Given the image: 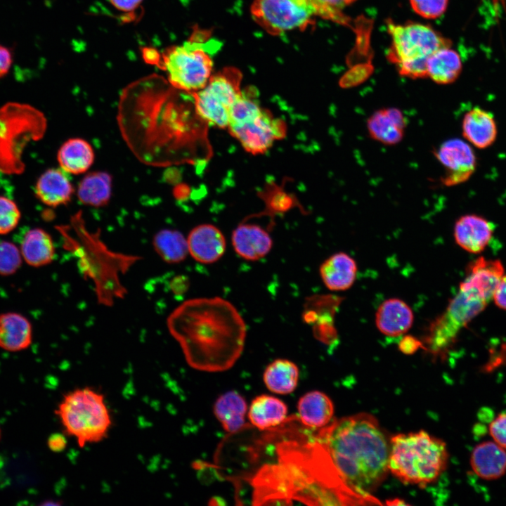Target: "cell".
Segmentation results:
<instances>
[{"mask_svg":"<svg viewBox=\"0 0 506 506\" xmlns=\"http://www.w3.org/2000/svg\"><path fill=\"white\" fill-rule=\"evenodd\" d=\"M278 462L261 467L252 481L254 505L342 504L356 493L341 478L327 453L316 442L285 441Z\"/></svg>","mask_w":506,"mask_h":506,"instance_id":"cell-1","label":"cell"},{"mask_svg":"<svg viewBox=\"0 0 506 506\" xmlns=\"http://www.w3.org/2000/svg\"><path fill=\"white\" fill-rule=\"evenodd\" d=\"M167 323L186 361L196 370H226L244 349L245 320L237 309L221 297L188 299L170 313Z\"/></svg>","mask_w":506,"mask_h":506,"instance_id":"cell-2","label":"cell"},{"mask_svg":"<svg viewBox=\"0 0 506 506\" xmlns=\"http://www.w3.org/2000/svg\"><path fill=\"white\" fill-rule=\"evenodd\" d=\"M175 91L164 78L151 75L131 84L121 95L120 131L129 148L145 164L164 166L171 162L180 132L173 100Z\"/></svg>","mask_w":506,"mask_h":506,"instance_id":"cell-3","label":"cell"},{"mask_svg":"<svg viewBox=\"0 0 506 506\" xmlns=\"http://www.w3.org/2000/svg\"><path fill=\"white\" fill-rule=\"evenodd\" d=\"M341 478L358 493L370 497L389 471V445L377 420L359 413L322 428L317 439Z\"/></svg>","mask_w":506,"mask_h":506,"instance_id":"cell-4","label":"cell"},{"mask_svg":"<svg viewBox=\"0 0 506 506\" xmlns=\"http://www.w3.org/2000/svg\"><path fill=\"white\" fill-rule=\"evenodd\" d=\"M70 221V226L58 228L65 248L77 259L83 275L93 282L98 301L111 306L126 294L120 276L140 257L110 249L102 241L100 231L93 233L87 229L81 212L74 214Z\"/></svg>","mask_w":506,"mask_h":506,"instance_id":"cell-5","label":"cell"},{"mask_svg":"<svg viewBox=\"0 0 506 506\" xmlns=\"http://www.w3.org/2000/svg\"><path fill=\"white\" fill-rule=\"evenodd\" d=\"M503 274L499 259L479 257L469 265L456 295L430 325L427 339L433 349L450 346L459 332L485 309Z\"/></svg>","mask_w":506,"mask_h":506,"instance_id":"cell-6","label":"cell"},{"mask_svg":"<svg viewBox=\"0 0 506 506\" xmlns=\"http://www.w3.org/2000/svg\"><path fill=\"white\" fill-rule=\"evenodd\" d=\"M448 459L445 442L427 432L398 434L390 441L388 469L404 483L423 486L439 478Z\"/></svg>","mask_w":506,"mask_h":506,"instance_id":"cell-7","label":"cell"},{"mask_svg":"<svg viewBox=\"0 0 506 506\" xmlns=\"http://www.w3.org/2000/svg\"><path fill=\"white\" fill-rule=\"evenodd\" d=\"M220 46L209 31L196 29L182 44L168 48L160 65L174 88L193 93L203 88L212 75L214 56Z\"/></svg>","mask_w":506,"mask_h":506,"instance_id":"cell-8","label":"cell"},{"mask_svg":"<svg viewBox=\"0 0 506 506\" xmlns=\"http://www.w3.org/2000/svg\"><path fill=\"white\" fill-rule=\"evenodd\" d=\"M387 29L391 37L388 60L400 75L409 79L428 77V58L437 50L452 44L449 39L428 25L415 22L397 24L388 20Z\"/></svg>","mask_w":506,"mask_h":506,"instance_id":"cell-9","label":"cell"},{"mask_svg":"<svg viewBox=\"0 0 506 506\" xmlns=\"http://www.w3.org/2000/svg\"><path fill=\"white\" fill-rule=\"evenodd\" d=\"M55 413L66 434L73 436L80 447L101 441L112 425L104 396L91 387L65 394Z\"/></svg>","mask_w":506,"mask_h":506,"instance_id":"cell-10","label":"cell"},{"mask_svg":"<svg viewBox=\"0 0 506 506\" xmlns=\"http://www.w3.org/2000/svg\"><path fill=\"white\" fill-rule=\"evenodd\" d=\"M44 114L28 105L8 103L0 108V171L21 174L22 154L26 145L44 134Z\"/></svg>","mask_w":506,"mask_h":506,"instance_id":"cell-11","label":"cell"},{"mask_svg":"<svg viewBox=\"0 0 506 506\" xmlns=\"http://www.w3.org/2000/svg\"><path fill=\"white\" fill-rule=\"evenodd\" d=\"M242 78L233 67L212 74L203 88L191 93L197 117L210 126L228 128L231 107L242 92Z\"/></svg>","mask_w":506,"mask_h":506,"instance_id":"cell-12","label":"cell"},{"mask_svg":"<svg viewBox=\"0 0 506 506\" xmlns=\"http://www.w3.org/2000/svg\"><path fill=\"white\" fill-rule=\"evenodd\" d=\"M250 12L257 24L274 36L305 30L317 17L304 0H254Z\"/></svg>","mask_w":506,"mask_h":506,"instance_id":"cell-13","label":"cell"},{"mask_svg":"<svg viewBox=\"0 0 506 506\" xmlns=\"http://www.w3.org/2000/svg\"><path fill=\"white\" fill-rule=\"evenodd\" d=\"M231 134L252 154L266 152L275 141L286 135V124L271 112L262 108L257 114L245 120L228 126Z\"/></svg>","mask_w":506,"mask_h":506,"instance_id":"cell-14","label":"cell"},{"mask_svg":"<svg viewBox=\"0 0 506 506\" xmlns=\"http://www.w3.org/2000/svg\"><path fill=\"white\" fill-rule=\"evenodd\" d=\"M434 155L445 169L442 183L447 186L466 181L476 168L475 154L469 143L459 138L444 141Z\"/></svg>","mask_w":506,"mask_h":506,"instance_id":"cell-15","label":"cell"},{"mask_svg":"<svg viewBox=\"0 0 506 506\" xmlns=\"http://www.w3.org/2000/svg\"><path fill=\"white\" fill-rule=\"evenodd\" d=\"M494 225L487 219L475 214L460 216L454 226L456 243L465 251L479 254L483 252L491 241Z\"/></svg>","mask_w":506,"mask_h":506,"instance_id":"cell-16","label":"cell"},{"mask_svg":"<svg viewBox=\"0 0 506 506\" xmlns=\"http://www.w3.org/2000/svg\"><path fill=\"white\" fill-rule=\"evenodd\" d=\"M187 239L188 252L197 261L212 264L219 260L226 250V239L221 231L212 224L193 228Z\"/></svg>","mask_w":506,"mask_h":506,"instance_id":"cell-17","label":"cell"},{"mask_svg":"<svg viewBox=\"0 0 506 506\" xmlns=\"http://www.w3.org/2000/svg\"><path fill=\"white\" fill-rule=\"evenodd\" d=\"M406 118L396 108H382L367 119L366 127L370 138L386 145L401 142L405 135Z\"/></svg>","mask_w":506,"mask_h":506,"instance_id":"cell-18","label":"cell"},{"mask_svg":"<svg viewBox=\"0 0 506 506\" xmlns=\"http://www.w3.org/2000/svg\"><path fill=\"white\" fill-rule=\"evenodd\" d=\"M235 252L242 259L257 261L269 253L273 240L268 233L253 223H242L232 233Z\"/></svg>","mask_w":506,"mask_h":506,"instance_id":"cell-19","label":"cell"},{"mask_svg":"<svg viewBox=\"0 0 506 506\" xmlns=\"http://www.w3.org/2000/svg\"><path fill=\"white\" fill-rule=\"evenodd\" d=\"M462 134L468 143L479 149L491 146L498 136L494 115L479 107L465 113L462 121Z\"/></svg>","mask_w":506,"mask_h":506,"instance_id":"cell-20","label":"cell"},{"mask_svg":"<svg viewBox=\"0 0 506 506\" xmlns=\"http://www.w3.org/2000/svg\"><path fill=\"white\" fill-rule=\"evenodd\" d=\"M470 465L479 478L498 479L506 472V449L493 441L481 442L472 452Z\"/></svg>","mask_w":506,"mask_h":506,"instance_id":"cell-21","label":"cell"},{"mask_svg":"<svg viewBox=\"0 0 506 506\" xmlns=\"http://www.w3.org/2000/svg\"><path fill=\"white\" fill-rule=\"evenodd\" d=\"M414 314L411 308L403 300L391 298L378 307L376 326L379 332L389 337H397L406 333L412 326Z\"/></svg>","mask_w":506,"mask_h":506,"instance_id":"cell-22","label":"cell"},{"mask_svg":"<svg viewBox=\"0 0 506 506\" xmlns=\"http://www.w3.org/2000/svg\"><path fill=\"white\" fill-rule=\"evenodd\" d=\"M34 191L37 197L42 203L56 207L70 201L74 188L65 171L53 168L40 176Z\"/></svg>","mask_w":506,"mask_h":506,"instance_id":"cell-23","label":"cell"},{"mask_svg":"<svg viewBox=\"0 0 506 506\" xmlns=\"http://www.w3.org/2000/svg\"><path fill=\"white\" fill-rule=\"evenodd\" d=\"M356 273L355 260L344 252L331 255L320 267V275L323 283L332 291L350 288L356 280Z\"/></svg>","mask_w":506,"mask_h":506,"instance_id":"cell-24","label":"cell"},{"mask_svg":"<svg viewBox=\"0 0 506 506\" xmlns=\"http://www.w3.org/2000/svg\"><path fill=\"white\" fill-rule=\"evenodd\" d=\"M32 341L30 320L18 313L0 314V348L16 352L27 349Z\"/></svg>","mask_w":506,"mask_h":506,"instance_id":"cell-25","label":"cell"},{"mask_svg":"<svg viewBox=\"0 0 506 506\" xmlns=\"http://www.w3.org/2000/svg\"><path fill=\"white\" fill-rule=\"evenodd\" d=\"M297 411L301 422L306 427L320 429L326 427L334 414L331 399L323 392L311 391L298 401Z\"/></svg>","mask_w":506,"mask_h":506,"instance_id":"cell-26","label":"cell"},{"mask_svg":"<svg viewBox=\"0 0 506 506\" xmlns=\"http://www.w3.org/2000/svg\"><path fill=\"white\" fill-rule=\"evenodd\" d=\"M20 249L25 261L34 267L51 264L56 254L52 237L41 228H34L25 233Z\"/></svg>","mask_w":506,"mask_h":506,"instance_id":"cell-27","label":"cell"},{"mask_svg":"<svg viewBox=\"0 0 506 506\" xmlns=\"http://www.w3.org/2000/svg\"><path fill=\"white\" fill-rule=\"evenodd\" d=\"M287 416L286 404L275 396L261 394L255 397L248 410L250 422L261 430L275 427Z\"/></svg>","mask_w":506,"mask_h":506,"instance_id":"cell-28","label":"cell"},{"mask_svg":"<svg viewBox=\"0 0 506 506\" xmlns=\"http://www.w3.org/2000/svg\"><path fill=\"white\" fill-rule=\"evenodd\" d=\"M94 151L91 144L80 138L66 141L58 151L57 160L66 173L80 174L86 172L93 163Z\"/></svg>","mask_w":506,"mask_h":506,"instance_id":"cell-29","label":"cell"},{"mask_svg":"<svg viewBox=\"0 0 506 506\" xmlns=\"http://www.w3.org/2000/svg\"><path fill=\"white\" fill-rule=\"evenodd\" d=\"M247 412L245 399L235 391L221 394L214 404L215 417L228 433H235L244 426Z\"/></svg>","mask_w":506,"mask_h":506,"instance_id":"cell-30","label":"cell"},{"mask_svg":"<svg viewBox=\"0 0 506 506\" xmlns=\"http://www.w3.org/2000/svg\"><path fill=\"white\" fill-rule=\"evenodd\" d=\"M460 55L450 47L440 48L427 60V77L438 84L453 83L461 74Z\"/></svg>","mask_w":506,"mask_h":506,"instance_id":"cell-31","label":"cell"},{"mask_svg":"<svg viewBox=\"0 0 506 506\" xmlns=\"http://www.w3.org/2000/svg\"><path fill=\"white\" fill-rule=\"evenodd\" d=\"M112 179L105 171H93L86 174L79 182L77 191L79 200L91 207L106 205L112 194Z\"/></svg>","mask_w":506,"mask_h":506,"instance_id":"cell-32","label":"cell"},{"mask_svg":"<svg viewBox=\"0 0 506 506\" xmlns=\"http://www.w3.org/2000/svg\"><path fill=\"white\" fill-rule=\"evenodd\" d=\"M263 379L266 387L271 392L289 394L298 384L299 369L291 361L276 359L266 368Z\"/></svg>","mask_w":506,"mask_h":506,"instance_id":"cell-33","label":"cell"},{"mask_svg":"<svg viewBox=\"0 0 506 506\" xmlns=\"http://www.w3.org/2000/svg\"><path fill=\"white\" fill-rule=\"evenodd\" d=\"M153 245L160 257L168 264L181 262L189 254L187 239L176 230L158 231L153 237Z\"/></svg>","mask_w":506,"mask_h":506,"instance_id":"cell-34","label":"cell"},{"mask_svg":"<svg viewBox=\"0 0 506 506\" xmlns=\"http://www.w3.org/2000/svg\"><path fill=\"white\" fill-rule=\"evenodd\" d=\"M314 10L317 17L337 23L346 22L343 9L356 0H304Z\"/></svg>","mask_w":506,"mask_h":506,"instance_id":"cell-35","label":"cell"},{"mask_svg":"<svg viewBox=\"0 0 506 506\" xmlns=\"http://www.w3.org/2000/svg\"><path fill=\"white\" fill-rule=\"evenodd\" d=\"M20 249L9 241L0 242V275H11L21 266Z\"/></svg>","mask_w":506,"mask_h":506,"instance_id":"cell-36","label":"cell"},{"mask_svg":"<svg viewBox=\"0 0 506 506\" xmlns=\"http://www.w3.org/2000/svg\"><path fill=\"white\" fill-rule=\"evenodd\" d=\"M20 211L14 201L0 195V235L8 234L18 226Z\"/></svg>","mask_w":506,"mask_h":506,"instance_id":"cell-37","label":"cell"},{"mask_svg":"<svg viewBox=\"0 0 506 506\" xmlns=\"http://www.w3.org/2000/svg\"><path fill=\"white\" fill-rule=\"evenodd\" d=\"M412 9L426 19H436L446 11L448 0H409Z\"/></svg>","mask_w":506,"mask_h":506,"instance_id":"cell-38","label":"cell"},{"mask_svg":"<svg viewBox=\"0 0 506 506\" xmlns=\"http://www.w3.org/2000/svg\"><path fill=\"white\" fill-rule=\"evenodd\" d=\"M488 432L493 441L506 449V412L498 414L490 422Z\"/></svg>","mask_w":506,"mask_h":506,"instance_id":"cell-39","label":"cell"},{"mask_svg":"<svg viewBox=\"0 0 506 506\" xmlns=\"http://www.w3.org/2000/svg\"><path fill=\"white\" fill-rule=\"evenodd\" d=\"M492 300L500 309L506 311V274H503L494 291Z\"/></svg>","mask_w":506,"mask_h":506,"instance_id":"cell-40","label":"cell"},{"mask_svg":"<svg viewBox=\"0 0 506 506\" xmlns=\"http://www.w3.org/2000/svg\"><path fill=\"white\" fill-rule=\"evenodd\" d=\"M67 444V441L65 436L60 433L51 434L47 440L48 448L55 453H60L64 450Z\"/></svg>","mask_w":506,"mask_h":506,"instance_id":"cell-41","label":"cell"},{"mask_svg":"<svg viewBox=\"0 0 506 506\" xmlns=\"http://www.w3.org/2000/svg\"><path fill=\"white\" fill-rule=\"evenodd\" d=\"M111 4L118 11L130 13L135 11L143 0H110Z\"/></svg>","mask_w":506,"mask_h":506,"instance_id":"cell-42","label":"cell"},{"mask_svg":"<svg viewBox=\"0 0 506 506\" xmlns=\"http://www.w3.org/2000/svg\"><path fill=\"white\" fill-rule=\"evenodd\" d=\"M12 65V56L11 51L0 45V78L8 73Z\"/></svg>","mask_w":506,"mask_h":506,"instance_id":"cell-43","label":"cell"},{"mask_svg":"<svg viewBox=\"0 0 506 506\" xmlns=\"http://www.w3.org/2000/svg\"><path fill=\"white\" fill-rule=\"evenodd\" d=\"M161 57L157 51L153 48H145L143 51V58L147 63L152 64H160Z\"/></svg>","mask_w":506,"mask_h":506,"instance_id":"cell-44","label":"cell"},{"mask_svg":"<svg viewBox=\"0 0 506 506\" xmlns=\"http://www.w3.org/2000/svg\"><path fill=\"white\" fill-rule=\"evenodd\" d=\"M403 341H404V343H405V344L410 345V344H408V342H406V340L405 339H404ZM415 342H416V340H415V342H413V343H411V344H410V349H412V346H413V345H415ZM410 347L408 348L409 350H410Z\"/></svg>","mask_w":506,"mask_h":506,"instance_id":"cell-45","label":"cell"},{"mask_svg":"<svg viewBox=\"0 0 506 506\" xmlns=\"http://www.w3.org/2000/svg\"><path fill=\"white\" fill-rule=\"evenodd\" d=\"M1 427H0V439H1Z\"/></svg>","mask_w":506,"mask_h":506,"instance_id":"cell-46","label":"cell"}]
</instances>
